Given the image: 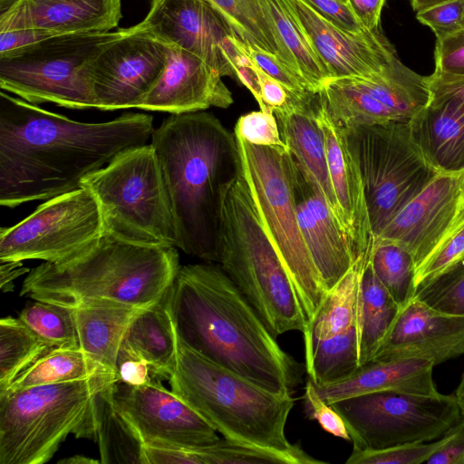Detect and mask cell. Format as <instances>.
<instances>
[{"label": "cell", "instance_id": "cell-56", "mask_svg": "<svg viewBox=\"0 0 464 464\" xmlns=\"http://www.w3.org/2000/svg\"><path fill=\"white\" fill-rule=\"evenodd\" d=\"M30 270L23 267L22 261L1 262V290L2 292L11 291L14 287L13 281Z\"/></svg>", "mask_w": 464, "mask_h": 464}, {"label": "cell", "instance_id": "cell-4", "mask_svg": "<svg viewBox=\"0 0 464 464\" xmlns=\"http://www.w3.org/2000/svg\"><path fill=\"white\" fill-rule=\"evenodd\" d=\"M179 267L174 246L134 244L103 232L73 258L30 270L20 295L71 308L96 301L145 308L167 292Z\"/></svg>", "mask_w": 464, "mask_h": 464}, {"label": "cell", "instance_id": "cell-15", "mask_svg": "<svg viewBox=\"0 0 464 464\" xmlns=\"http://www.w3.org/2000/svg\"><path fill=\"white\" fill-rule=\"evenodd\" d=\"M161 381L140 386L116 381L111 387L115 410L142 443L203 447L218 441V431Z\"/></svg>", "mask_w": 464, "mask_h": 464}, {"label": "cell", "instance_id": "cell-30", "mask_svg": "<svg viewBox=\"0 0 464 464\" xmlns=\"http://www.w3.org/2000/svg\"><path fill=\"white\" fill-rule=\"evenodd\" d=\"M348 78L403 121H409L430 100L427 76L404 65L398 56L376 73Z\"/></svg>", "mask_w": 464, "mask_h": 464}, {"label": "cell", "instance_id": "cell-54", "mask_svg": "<svg viewBox=\"0 0 464 464\" xmlns=\"http://www.w3.org/2000/svg\"><path fill=\"white\" fill-rule=\"evenodd\" d=\"M430 98H455L464 102V75L435 71L427 76Z\"/></svg>", "mask_w": 464, "mask_h": 464}, {"label": "cell", "instance_id": "cell-39", "mask_svg": "<svg viewBox=\"0 0 464 464\" xmlns=\"http://www.w3.org/2000/svg\"><path fill=\"white\" fill-rule=\"evenodd\" d=\"M205 464H322L299 445L292 450L281 451L227 438L200 448Z\"/></svg>", "mask_w": 464, "mask_h": 464}, {"label": "cell", "instance_id": "cell-14", "mask_svg": "<svg viewBox=\"0 0 464 464\" xmlns=\"http://www.w3.org/2000/svg\"><path fill=\"white\" fill-rule=\"evenodd\" d=\"M127 29L196 54L221 77H236L237 35L204 0H151L144 19Z\"/></svg>", "mask_w": 464, "mask_h": 464}, {"label": "cell", "instance_id": "cell-21", "mask_svg": "<svg viewBox=\"0 0 464 464\" xmlns=\"http://www.w3.org/2000/svg\"><path fill=\"white\" fill-rule=\"evenodd\" d=\"M167 45L163 71L139 109L179 114L233 103L231 92L211 66L187 50Z\"/></svg>", "mask_w": 464, "mask_h": 464}, {"label": "cell", "instance_id": "cell-9", "mask_svg": "<svg viewBox=\"0 0 464 464\" xmlns=\"http://www.w3.org/2000/svg\"><path fill=\"white\" fill-rule=\"evenodd\" d=\"M81 186L94 196L105 233L134 244L176 246L167 187L150 143L121 151Z\"/></svg>", "mask_w": 464, "mask_h": 464}, {"label": "cell", "instance_id": "cell-51", "mask_svg": "<svg viewBox=\"0 0 464 464\" xmlns=\"http://www.w3.org/2000/svg\"><path fill=\"white\" fill-rule=\"evenodd\" d=\"M320 15L338 28L358 33L364 29L350 5L341 0H304Z\"/></svg>", "mask_w": 464, "mask_h": 464}, {"label": "cell", "instance_id": "cell-38", "mask_svg": "<svg viewBox=\"0 0 464 464\" xmlns=\"http://www.w3.org/2000/svg\"><path fill=\"white\" fill-rule=\"evenodd\" d=\"M374 275L402 309L416 290V266L411 255L397 243L377 237L370 256Z\"/></svg>", "mask_w": 464, "mask_h": 464}, {"label": "cell", "instance_id": "cell-46", "mask_svg": "<svg viewBox=\"0 0 464 464\" xmlns=\"http://www.w3.org/2000/svg\"><path fill=\"white\" fill-rule=\"evenodd\" d=\"M234 133L255 145L286 147L275 114L261 110L239 117Z\"/></svg>", "mask_w": 464, "mask_h": 464}, {"label": "cell", "instance_id": "cell-27", "mask_svg": "<svg viewBox=\"0 0 464 464\" xmlns=\"http://www.w3.org/2000/svg\"><path fill=\"white\" fill-rule=\"evenodd\" d=\"M72 308L79 347L115 376L118 353L128 327L143 308L112 301Z\"/></svg>", "mask_w": 464, "mask_h": 464}, {"label": "cell", "instance_id": "cell-55", "mask_svg": "<svg viewBox=\"0 0 464 464\" xmlns=\"http://www.w3.org/2000/svg\"><path fill=\"white\" fill-rule=\"evenodd\" d=\"M354 15L366 30L380 28V20L386 0H347Z\"/></svg>", "mask_w": 464, "mask_h": 464}, {"label": "cell", "instance_id": "cell-29", "mask_svg": "<svg viewBox=\"0 0 464 464\" xmlns=\"http://www.w3.org/2000/svg\"><path fill=\"white\" fill-rule=\"evenodd\" d=\"M281 60L303 77L314 92L330 78L289 0H259Z\"/></svg>", "mask_w": 464, "mask_h": 464}, {"label": "cell", "instance_id": "cell-57", "mask_svg": "<svg viewBox=\"0 0 464 464\" xmlns=\"http://www.w3.org/2000/svg\"><path fill=\"white\" fill-rule=\"evenodd\" d=\"M58 464H99L101 460L82 455H74L58 460Z\"/></svg>", "mask_w": 464, "mask_h": 464}, {"label": "cell", "instance_id": "cell-23", "mask_svg": "<svg viewBox=\"0 0 464 464\" xmlns=\"http://www.w3.org/2000/svg\"><path fill=\"white\" fill-rule=\"evenodd\" d=\"M121 0H0V33L38 28L59 34L110 32Z\"/></svg>", "mask_w": 464, "mask_h": 464}, {"label": "cell", "instance_id": "cell-18", "mask_svg": "<svg viewBox=\"0 0 464 464\" xmlns=\"http://www.w3.org/2000/svg\"><path fill=\"white\" fill-rule=\"evenodd\" d=\"M329 79L366 77L387 66L396 50L380 28L358 33L338 28L304 0H289Z\"/></svg>", "mask_w": 464, "mask_h": 464}, {"label": "cell", "instance_id": "cell-37", "mask_svg": "<svg viewBox=\"0 0 464 464\" xmlns=\"http://www.w3.org/2000/svg\"><path fill=\"white\" fill-rule=\"evenodd\" d=\"M52 348L19 318L3 317L0 320V392Z\"/></svg>", "mask_w": 464, "mask_h": 464}, {"label": "cell", "instance_id": "cell-26", "mask_svg": "<svg viewBox=\"0 0 464 464\" xmlns=\"http://www.w3.org/2000/svg\"><path fill=\"white\" fill-rule=\"evenodd\" d=\"M433 367L431 362L416 358L372 361L361 365L345 380L314 385L329 404L352 396L386 391L437 396L440 393L432 378Z\"/></svg>", "mask_w": 464, "mask_h": 464}, {"label": "cell", "instance_id": "cell-31", "mask_svg": "<svg viewBox=\"0 0 464 464\" xmlns=\"http://www.w3.org/2000/svg\"><path fill=\"white\" fill-rule=\"evenodd\" d=\"M368 262L358 260L327 291L314 317L303 334L305 358L320 342L357 325L361 276Z\"/></svg>", "mask_w": 464, "mask_h": 464}, {"label": "cell", "instance_id": "cell-41", "mask_svg": "<svg viewBox=\"0 0 464 464\" xmlns=\"http://www.w3.org/2000/svg\"><path fill=\"white\" fill-rule=\"evenodd\" d=\"M18 318L53 348L79 346L71 307L35 300Z\"/></svg>", "mask_w": 464, "mask_h": 464}, {"label": "cell", "instance_id": "cell-25", "mask_svg": "<svg viewBox=\"0 0 464 464\" xmlns=\"http://www.w3.org/2000/svg\"><path fill=\"white\" fill-rule=\"evenodd\" d=\"M411 137L439 174L464 172V102L430 98L409 121Z\"/></svg>", "mask_w": 464, "mask_h": 464}, {"label": "cell", "instance_id": "cell-45", "mask_svg": "<svg viewBox=\"0 0 464 464\" xmlns=\"http://www.w3.org/2000/svg\"><path fill=\"white\" fill-rule=\"evenodd\" d=\"M464 256V217L417 269L416 286L440 275Z\"/></svg>", "mask_w": 464, "mask_h": 464}, {"label": "cell", "instance_id": "cell-59", "mask_svg": "<svg viewBox=\"0 0 464 464\" xmlns=\"http://www.w3.org/2000/svg\"><path fill=\"white\" fill-rule=\"evenodd\" d=\"M454 395L462 415H464V372Z\"/></svg>", "mask_w": 464, "mask_h": 464}, {"label": "cell", "instance_id": "cell-10", "mask_svg": "<svg viewBox=\"0 0 464 464\" xmlns=\"http://www.w3.org/2000/svg\"><path fill=\"white\" fill-rule=\"evenodd\" d=\"M122 35L114 32L55 35L0 55V88L29 103L53 102L69 109L95 108L89 70Z\"/></svg>", "mask_w": 464, "mask_h": 464}, {"label": "cell", "instance_id": "cell-7", "mask_svg": "<svg viewBox=\"0 0 464 464\" xmlns=\"http://www.w3.org/2000/svg\"><path fill=\"white\" fill-rule=\"evenodd\" d=\"M219 263L276 338L289 331L305 332L295 287L242 173L225 198Z\"/></svg>", "mask_w": 464, "mask_h": 464}, {"label": "cell", "instance_id": "cell-22", "mask_svg": "<svg viewBox=\"0 0 464 464\" xmlns=\"http://www.w3.org/2000/svg\"><path fill=\"white\" fill-rule=\"evenodd\" d=\"M294 195L303 240L328 291L358 260L337 217L297 165Z\"/></svg>", "mask_w": 464, "mask_h": 464}, {"label": "cell", "instance_id": "cell-1", "mask_svg": "<svg viewBox=\"0 0 464 464\" xmlns=\"http://www.w3.org/2000/svg\"><path fill=\"white\" fill-rule=\"evenodd\" d=\"M154 130L150 114L82 122L1 90L0 204L13 208L74 190L121 151L147 144Z\"/></svg>", "mask_w": 464, "mask_h": 464}, {"label": "cell", "instance_id": "cell-49", "mask_svg": "<svg viewBox=\"0 0 464 464\" xmlns=\"http://www.w3.org/2000/svg\"><path fill=\"white\" fill-rule=\"evenodd\" d=\"M115 376L117 381L132 386L144 385L156 379L149 362L124 341L118 353Z\"/></svg>", "mask_w": 464, "mask_h": 464}, {"label": "cell", "instance_id": "cell-13", "mask_svg": "<svg viewBox=\"0 0 464 464\" xmlns=\"http://www.w3.org/2000/svg\"><path fill=\"white\" fill-rule=\"evenodd\" d=\"M104 232L98 203L80 188L45 200L27 218L0 229V261L59 264L78 256Z\"/></svg>", "mask_w": 464, "mask_h": 464}, {"label": "cell", "instance_id": "cell-19", "mask_svg": "<svg viewBox=\"0 0 464 464\" xmlns=\"http://www.w3.org/2000/svg\"><path fill=\"white\" fill-rule=\"evenodd\" d=\"M461 354L464 315L440 312L414 297L401 310L372 361L416 358L435 366Z\"/></svg>", "mask_w": 464, "mask_h": 464}, {"label": "cell", "instance_id": "cell-17", "mask_svg": "<svg viewBox=\"0 0 464 464\" xmlns=\"http://www.w3.org/2000/svg\"><path fill=\"white\" fill-rule=\"evenodd\" d=\"M463 217L464 172L438 174L377 237L406 249L417 271Z\"/></svg>", "mask_w": 464, "mask_h": 464}, {"label": "cell", "instance_id": "cell-53", "mask_svg": "<svg viewBox=\"0 0 464 464\" xmlns=\"http://www.w3.org/2000/svg\"><path fill=\"white\" fill-rule=\"evenodd\" d=\"M60 35L52 31L26 28L0 33V55L31 46L44 40Z\"/></svg>", "mask_w": 464, "mask_h": 464}, {"label": "cell", "instance_id": "cell-43", "mask_svg": "<svg viewBox=\"0 0 464 464\" xmlns=\"http://www.w3.org/2000/svg\"><path fill=\"white\" fill-rule=\"evenodd\" d=\"M443 443V437L433 442H412L376 450H353L347 464H420Z\"/></svg>", "mask_w": 464, "mask_h": 464}, {"label": "cell", "instance_id": "cell-35", "mask_svg": "<svg viewBox=\"0 0 464 464\" xmlns=\"http://www.w3.org/2000/svg\"><path fill=\"white\" fill-rule=\"evenodd\" d=\"M113 382L96 399V437L101 463L144 464L143 443L115 410L111 401Z\"/></svg>", "mask_w": 464, "mask_h": 464}, {"label": "cell", "instance_id": "cell-6", "mask_svg": "<svg viewBox=\"0 0 464 464\" xmlns=\"http://www.w3.org/2000/svg\"><path fill=\"white\" fill-rule=\"evenodd\" d=\"M110 372L0 393V464H44L70 435L95 440L96 399Z\"/></svg>", "mask_w": 464, "mask_h": 464}, {"label": "cell", "instance_id": "cell-50", "mask_svg": "<svg viewBox=\"0 0 464 464\" xmlns=\"http://www.w3.org/2000/svg\"><path fill=\"white\" fill-rule=\"evenodd\" d=\"M434 61L435 71L464 75V29L436 39Z\"/></svg>", "mask_w": 464, "mask_h": 464}, {"label": "cell", "instance_id": "cell-32", "mask_svg": "<svg viewBox=\"0 0 464 464\" xmlns=\"http://www.w3.org/2000/svg\"><path fill=\"white\" fill-rule=\"evenodd\" d=\"M401 310L368 262L361 276L357 314L361 365L373 359Z\"/></svg>", "mask_w": 464, "mask_h": 464}, {"label": "cell", "instance_id": "cell-12", "mask_svg": "<svg viewBox=\"0 0 464 464\" xmlns=\"http://www.w3.org/2000/svg\"><path fill=\"white\" fill-rule=\"evenodd\" d=\"M331 405L343 418L353 450H357L434 440L462 418L454 394L386 391L348 397Z\"/></svg>", "mask_w": 464, "mask_h": 464}, {"label": "cell", "instance_id": "cell-42", "mask_svg": "<svg viewBox=\"0 0 464 464\" xmlns=\"http://www.w3.org/2000/svg\"><path fill=\"white\" fill-rule=\"evenodd\" d=\"M414 297L443 313L464 315V256L416 286Z\"/></svg>", "mask_w": 464, "mask_h": 464}, {"label": "cell", "instance_id": "cell-61", "mask_svg": "<svg viewBox=\"0 0 464 464\" xmlns=\"http://www.w3.org/2000/svg\"><path fill=\"white\" fill-rule=\"evenodd\" d=\"M341 1L345 2V3H347V4H348V1H347V0H341Z\"/></svg>", "mask_w": 464, "mask_h": 464}, {"label": "cell", "instance_id": "cell-40", "mask_svg": "<svg viewBox=\"0 0 464 464\" xmlns=\"http://www.w3.org/2000/svg\"><path fill=\"white\" fill-rule=\"evenodd\" d=\"M204 1L225 19L238 39L280 58L274 34L262 11L259 0Z\"/></svg>", "mask_w": 464, "mask_h": 464}, {"label": "cell", "instance_id": "cell-52", "mask_svg": "<svg viewBox=\"0 0 464 464\" xmlns=\"http://www.w3.org/2000/svg\"><path fill=\"white\" fill-rule=\"evenodd\" d=\"M443 443L427 459V464H464V417L443 436Z\"/></svg>", "mask_w": 464, "mask_h": 464}, {"label": "cell", "instance_id": "cell-3", "mask_svg": "<svg viewBox=\"0 0 464 464\" xmlns=\"http://www.w3.org/2000/svg\"><path fill=\"white\" fill-rule=\"evenodd\" d=\"M150 144L167 187L176 247L219 263L225 198L242 173L235 133L203 111L170 114Z\"/></svg>", "mask_w": 464, "mask_h": 464}, {"label": "cell", "instance_id": "cell-60", "mask_svg": "<svg viewBox=\"0 0 464 464\" xmlns=\"http://www.w3.org/2000/svg\"><path fill=\"white\" fill-rule=\"evenodd\" d=\"M462 5H463V11H462L461 25H462V29H464V0H462Z\"/></svg>", "mask_w": 464, "mask_h": 464}, {"label": "cell", "instance_id": "cell-5", "mask_svg": "<svg viewBox=\"0 0 464 464\" xmlns=\"http://www.w3.org/2000/svg\"><path fill=\"white\" fill-rule=\"evenodd\" d=\"M170 390L223 437L281 451L295 449L285 435L295 405L278 394L204 358L179 340Z\"/></svg>", "mask_w": 464, "mask_h": 464}, {"label": "cell", "instance_id": "cell-36", "mask_svg": "<svg viewBox=\"0 0 464 464\" xmlns=\"http://www.w3.org/2000/svg\"><path fill=\"white\" fill-rule=\"evenodd\" d=\"M309 379L315 385H327L347 379L359 367L357 325L317 343L305 358Z\"/></svg>", "mask_w": 464, "mask_h": 464}, {"label": "cell", "instance_id": "cell-48", "mask_svg": "<svg viewBox=\"0 0 464 464\" xmlns=\"http://www.w3.org/2000/svg\"><path fill=\"white\" fill-rule=\"evenodd\" d=\"M305 413L311 420L334 437L350 440V436L341 415L333 406L323 400L317 393L314 383L308 379L304 394Z\"/></svg>", "mask_w": 464, "mask_h": 464}, {"label": "cell", "instance_id": "cell-20", "mask_svg": "<svg viewBox=\"0 0 464 464\" xmlns=\"http://www.w3.org/2000/svg\"><path fill=\"white\" fill-rule=\"evenodd\" d=\"M315 111L325 140L328 171L340 224L357 260L369 261L374 245L364 187L343 128L329 114L316 93Z\"/></svg>", "mask_w": 464, "mask_h": 464}, {"label": "cell", "instance_id": "cell-58", "mask_svg": "<svg viewBox=\"0 0 464 464\" xmlns=\"http://www.w3.org/2000/svg\"><path fill=\"white\" fill-rule=\"evenodd\" d=\"M449 1L452 0H411V5L412 9L417 12L421 9Z\"/></svg>", "mask_w": 464, "mask_h": 464}, {"label": "cell", "instance_id": "cell-33", "mask_svg": "<svg viewBox=\"0 0 464 464\" xmlns=\"http://www.w3.org/2000/svg\"><path fill=\"white\" fill-rule=\"evenodd\" d=\"M317 94L334 121L343 129L403 121L348 77L326 80Z\"/></svg>", "mask_w": 464, "mask_h": 464}, {"label": "cell", "instance_id": "cell-44", "mask_svg": "<svg viewBox=\"0 0 464 464\" xmlns=\"http://www.w3.org/2000/svg\"><path fill=\"white\" fill-rule=\"evenodd\" d=\"M236 45L263 72L282 83L294 95L304 99L314 92L307 82L277 55L234 38Z\"/></svg>", "mask_w": 464, "mask_h": 464}, {"label": "cell", "instance_id": "cell-16", "mask_svg": "<svg viewBox=\"0 0 464 464\" xmlns=\"http://www.w3.org/2000/svg\"><path fill=\"white\" fill-rule=\"evenodd\" d=\"M92 63L88 77L95 108L114 111L140 108L165 66L168 45L121 28Z\"/></svg>", "mask_w": 464, "mask_h": 464}, {"label": "cell", "instance_id": "cell-28", "mask_svg": "<svg viewBox=\"0 0 464 464\" xmlns=\"http://www.w3.org/2000/svg\"><path fill=\"white\" fill-rule=\"evenodd\" d=\"M169 289L134 317L123 340L160 380H169L173 374L179 355V338L170 310Z\"/></svg>", "mask_w": 464, "mask_h": 464}, {"label": "cell", "instance_id": "cell-11", "mask_svg": "<svg viewBox=\"0 0 464 464\" xmlns=\"http://www.w3.org/2000/svg\"><path fill=\"white\" fill-rule=\"evenodd\" d=\"M343 130L361 173L372 229L377 237L439 173L414 142L409 121Z\"/></svg>", "mask_w": 464, "mask_h": 464}, {"label": "cell", "instance_id": "cell-8", "mask_svg": "<svg viewBox=\"0 0 464 464\" xmlns=\"http://www.w3.org/2000/svg\"><path fill=\"white\" fill-rule=\"evenodd\" d=\"M235 136L242 176L262 225L293 283L307 327L327 291L298 224L294 195L295 162L286 147L255 145Z\"/></svg>", "mask_w": 464, "mask_h": 464}, {"label": "cell", "instance_id": "cell-34", "mask_svg": "<svg viewBox=\"0 0 464 464\" xmlns=\"http://www.w3.org/2000/svg\"><path fill=\"white\" fill-rule=\"evenodd\" d=\"M101 372H110L88 356L79 346L52 348L0 393L84 379Z\"/></svg>", "mask_w": 464, "mask_h": 464}, {"label": "cell", "instance_id": "cell-47", "mask_svg": "<svg viewBox=\"0 0 464 464\" xmlns=\"http://www.w3.org/2000/svg\"><path fill=\"white\" fill-rule=\"evenodd\" d=\"M462 0H452L417 11V20L429 26L436 39L462 29Z\"/></svg>", "mask_w": 464, "mask_h": 464}, {"label": "cell", "instance_id": "cell-2", "mask_svg": "<svg viewBox=\"0 0 464 464\" xmlns=\"http://www.w3.org/2000/svg\"><path fill=\"white\" fill-rule=\"evenodd\" d=\"M180 342L210 362L278 394H292L303 368L285 352L222 266L179 267L169 289Z\"/></svg>", "mask_w": 464, "mask_h": 464}, {"label": "cell", "instance_id": "cell-24", "mask_svg": "<svg viewBox=\"0 0 464 464\" xmlns=\"http://www.w3.org/2000/svg\"><path fill=\"white\" fill-rule=\"evenodd\" d=\"M316 93L306 99L292 100L286 106L273 113L276 118L281 138L295 164L325 199L339 220L328 171L324 135L316 117Z\"/></svg>", "mask_w": 464, "mask_h": 464}]
</instances>
